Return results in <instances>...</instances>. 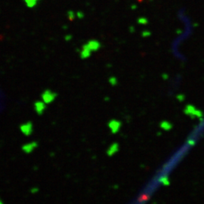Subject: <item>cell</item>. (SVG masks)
<instances>
[{
  "label": "cell",
  "instance_id": "1",
  "mask_svg": "<svg viewBox=\"0 0 204 204\" xmlns=\"http://www.w3.org/2000/svg\"><path fill=\"white\" fill-rule=\"evenodd\" d=\"M26 1H27L28 5H30V6H34L35 4H36V2H37L39 0H26Z\"/></svg>",
  "mask_w": 204,
  "mask_h": 204
}]
</instances>
